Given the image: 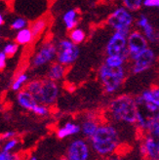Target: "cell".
<instances>
[{"label":"cell","mask_w":159,"mask_h":160,"mask_svg":"<svg viewBox=\"0 0 159 160\" xmlns=\"http://www.w3.org/2000/svg\"><path fill=\"white\" fill-rule=\"evenodd\" d=\"M89 142L95 153L106 157L115 153L120 147V135L113 124L101 123Z\"/></svg>","instance_id":"cell-1"},{"label":"cell","mask_w":159,"mask_h":160,"mask_svg":"<svg viewBox=\"0 0 159 160\" xmlns=\"http://www.w3.org/2000/svg\"><path fill=\"white\" fill-rule=\"evenodd\" d=\"M137 112L136 97L127 94L116 96L109 102L107 107V114L111 121L115 123L136 125Z\"/></svg>","instance_id":"cell-2"},{"label":"cell","mask_w":159,"mask_h":160,"mask_svg":"<svg viewBox=\"0 0 159 160\" xmlns=\"http://www.w3.org/2000/svg\"><path fill=\"white\" fill-rule=\"evenodd\" d=\"M127 76L126 66L111 68L102 63L98 70V78L104 91L107 95H113L121 89Z\"/></svg>","instance_id":"cell-3"},{"label":"cell","mask_w":159,"mask_h":160,"mask_svg":"<svg viewBox=\"0 0 159 160\" xmlns=\"http://www.w3.org/2000/svg\"><path fill=\"white\" fill-rule=\"evenodd\" d=\"M135 18L133 12L127 9L126 7H118L111 13L107 20V23L114 31L120 32L128 36L133 30Z\"/></svg>","instance_id":"cell-4"},{"label":"cell","mask_w":159,"mask_h":160,"mask_svg":"<svg viewBox=\"0 0 159 160\" xmlns=\"http://www.w3.org/2000/svg\"><path fill=\"white\" fill-rule=\"evenodd\" d=\"M136 101L138 103L136 126L140 130L147 132L154 122L159 121V107L152 102H144L139 96H136Z\"/></svg>","instance_id":"cell-5"},{"label":"cell","mask_w":159,"mask_h":160,"mask_svg":"<svg viewBox=\"0 0 159 160\" xmlns=\"http://www.w3.org/2000/svg\"><path fill=\"white\" fill-rule=\"evenodd\" d=\"M57 59V44L48 40L43 42L37 48L36 52L30 59V67L32 68H40Z\"/></svg>","instance_id":"cell-6"},{"label":"cell","mask_w":159,"mask_h":160,"mask_svg":"<svg viewBox=\"0 0 159 160\" xmlns=\"http://www.w3.org/2000/svg\"><path fill=\"white\" fill-rule=\"evenodd\" d=\"M60 96V86L58 82L49 78L41 79V84L33 97L39 103H43L48 107L54 106Z\"/></svg>","instance_id":"cell-7"},{"label":"cell","mask_w":159,"mask_h":160,"mask_svg":"<svg viewBox=\"0 0 159 160\" xmlns=\"http://www.w3.org/2000/svg\"><path fill=\"white\" fill-rule=\"evenodd\" d=\"M79 55H80V49L78 45L73 43L70 39H62L57 43L56 61L62 65L66 67L73 65L78 59Z\"/></svg>","instance_id":"cell-8"},{"label":"cell","mask_w":159,"mask_h":160,"mask_svg":"<svg viewBox=\"0 0 159 160\" xmlns=\"http://www.w3.org/2000/svg\"><path fill=\"white\" fill-rule=\"evenodd\" d=\"M92 151L89 140L85 138L74 139L68 145L66 156L68 160H90Z\"/></svg>","instance_id":"cell-9"},{"label":"cell","mask_w":159,"mask_h":160,"mask_svg":"<svg viewBox=\"0 0 159 160\" xmlns=\"http://www.w3.org/2000/svg\"><path fill=\"white\" fill-rule=\"evenodd\" d=\"M129 60L133 62L148 47V41L140 29H133L127 37Z\"/></svg>","instance_id":"cell-10"},{"label":"cell","mask_w":159,"mask_h":160,"mask_svg":"<svg viewBox=\"0 0 159 160\" xmlns=\"http://www.w3.org/2000/svg\"><path fill=\"white\" fill-rule=\"evenodd\" d=\"M156 61V54L153 49L147 47L132 62L130 71L132 74H141L152 68Z\"/></svg>","instance_id":"cell-11"},{"label":"cell","mask_w":159,"mask_h":160,"mask_svg":"<svg viewBox=\"0 0 159 160\" xmlns=\"http://www.w3.org/2000/svg\"><path fill=\"white\" fill-rule=\"evenodd\" d=\"M127 37L120 32L114 31L108 39L106 46L107 56H128V46H127Z\"/></svg>","instance_id":"cell-12"},{"label":"cell","mask_w":159,"mask_h":160,"mask_svg":"<svg viewBox=\"0 0 159 160\" xmlns=\"http://www.w3.org/2000/svg\"><path fill=\"white\" fill-rule=\"evenodd\" d=\"M136 27L144 33L148 43L159 44V30L149 22L148 18L145 14H141L136 20Z\"/></svg>","instance_id":"cell-13"},{"label":"cell","mask_w":159,"mask_h":160,"mask_svg":"<svg viewBox=\"0 0 159 160\" xmlns=\"http://www.w3.org/2000/svg\"><path fill=\"white\" fill-rule=\"evenodd\" d=\"M140 152L146 159L159 157V141L147 133L140 145Z\"/></svg>","instance_id":"cell-14"},{"label":"cell","mask_w":159,"mask_h":160,"mask_svg":"<svg viewBox=\"0 0 159 160\" xmlns=\"http://www.w3.org/2000/svg\"><path fill=\"white\" fill-rule=\"evenodd\" d=\"M101 125V122L98 119V115L94 112H87L83 115L82 120L80 122L81 127V134L82 136L87 139L90 140L94 134L97 132L99 126Z\"/></svg>","instance_id":"cell-15"},{"label":"cell","mask_w":159,"mask_h":160,"mask_svg":"<svg viewBox=\"0 0 159 160\" xmlns=\"http://www.w3.org/2000/svg\"><path fill=\"white\" fill-rule=\"evenodd\" d=\"M16 99H17V102L21 108L28 111H32L38 103V102L33 97V95L28 92L26 88L18 92Z\"/></svg>","instance_id":"cell-16"},{"label":"cell","mask_w":159,"mask_h":160,"mask_svg":"<svg viewBox=\"0 0 159 160\" xmlns=\"http://www.w3.org/2000/svg\"><path fill=\"white\" fill-rule=\"evenodd\" d=\"M79 133H81L80 124H78L74 121H67L58 128L56 131V136L60 140H63L66 138L71 137V136H76Z\"/></svg>","instance_id":"cell-17"},{"label":"cell","mask_w":159,"mask_h":160,"mask_svg":"<svg viewBox=\"0 0 159 160\" xmlns=\"http://www.w3.org/2000/svg\"><path fill=\"white\" fill-rule=\"evenodd\" d=\"M67 68V67L62 65L59 62H54L51 63L48 70H47L46 77L53 80V81L60 82L66 76Z\"/></svg>","instance_id":"cell-18"},{"label":"cell","mask_w":159,"mask_h":160,"mask_svg":"<svg viewBox=\"0 0 159 160\" xmlns=\"http://www.w3.org/2000/svg\"><path fill=\"white\" fill-rule=\"evenodd\" d=\"M62 22L67 30L77 28L79 22V12L76 9H69L62 15Z\"/></svg>","instance_id":"cell-19"},{"label":"cell","mask_w":159,"mask_h":160,"mask_svg":"<svg viewBox=\"0 0 159 160\" xmlns=\"http://www.w3.org/2000/svg\"><path fill=\"white\" fill-rule=\"evenodd\" d=\"M138 96L144 102H152L159 107V87H152L149 89H146Z\"/></svg>","instance_id":"cell-20"},{"label":"cell","mask_w":159,"mask_h":160,"mask_svg":"<svg viewBox=\"0 0 159 160\" xmlns=\"http://www.w3.org/2000/svg\"><path fill=\"white\" fill-rule=\"evenodd\" d=\"M34 35L29 28H25L19 31H17V34L15 36V41L19 45H27L31 43L34 39Z\"/></svg>","instance_id":"cell-21"},{"label":"cell","mask_w":159,"mask_h":160,"mask_svg":"<svg viewBox=\"0 0 159 160\" xmlns=\"http://www.w3.org/2000/svg\"><path fill=\"white\" fill-rule=\"evenodd\" d=\"M128 59V56H107L104 62L111 68H119L126 66Z\"/></svg>","instance_id":"cell-22"},{"label":"cell","mask_w":159,"mask_h":160,"mask_svg":"<svg viewBox=\"0 0 159 160\" xmlns=\"http://www.w3.org/2000/svg\"><path fill=\"white\" fill-rule=\"evenodd\" d=\"M47 26H48V19L40 18V19H37L36 21H34L32 23H31L29 28L31 29V31H32L34 37H37L45 30Z\"/></svg>","instance_id":"cell-23"},{"label":"cell","mask_w":159,"mask_h":160,"mask_svg":"<svg viewBox=\"0 0 159 160\" xmlns=\"http://www.w3.org/2000/svg\"><path fill=\"white\" fill-rule=\"evenodd\" d=\"M28 80H29V76L27 73H26V72L20 73L13 81V83L11 85V89L14 92H19V91L22 90L23 87L27 84Z\"/></svg>","instance_id":"cell-24"},{"label":"cell","mask_w":159,"mask_h":160,"mask_svg":"<svg viewBox=\"0 0 159 160\" xmlns=\"http://www.w3.org/2000/svg\"><path fill=\"white\" fill-rule=\"evenodd\" d=\"M69 39L73 43L79 45L85 41L86 39V32L84 29L80 28H75L73 29L69 30Z\"/></svg>","instance_id":"cell-25"},{"label":"cell","mask_w":159,"mask_h":160,"mask_svg":"<svg viewBox=\"0 0 159 160\" xmlns=\"http://www.w3.org/2000/svg\"><path fill=\"white\" fill-rule=\"evenodd\" d=\"M121 1L123 6L132 12L139 11L144 4V0H121Z\"/></svg>","instance_id":"cell-26"},{"label":"cell","mask_w":159,"mask_h":160,"mask_svg":"<svg viewBox=\"0 0 159 160\" xmlns=\"http://www.w3.org/2000/svg\"><path fill=\"white\" fill-rule=\"evenodd\" d=\"M25 28H27V21L22 17L16 18L11 22V28L13 30L19 31V30Z\"/></svg>","instance_id":"cell-27"},{"label":"cell","mask_w":159,"mask_h":160,"mask_svg":"<svg viewBox=\"0 0 159 160\" xmlns=\"http://www.w3.org/2000/svg\"><path fill=\"white\" fill-rule=\"evenodd\" d=\"M33 112L34 114L38 115V116H41V117H45V116H48L50 113V108L48 106L43 105V103H37L35 106V108H33V110L31 111Z\"/></svg>","instance_id":"cell-28"},{"label":"cell","mask_w":159,"mask_h":160,"mask_svg":"<svg viewBox=\"0 0 159 160\" xmlns=\"http://www.w3.org/2000/svg\"><path fill=\"white\" fill-rule=\"evenodd\" d=\"M19 50V44L17 42H9L5 44L3 51L8 56V57H13V56L18 52Z\"/></svg>","instance_id":"cell-29"},{"label":"cell","mask_w":159,"mask_h":160,"mask_svg":"<svg viewBox=\"0 0 159 160\" xmlns=\"http://www.w3.org/2000/svg\"><path fill=\"white\" fill-rule=\"evenodd\" d=\"M19 145V140L17 138H12V139H9V140H7L4 143V146H3V148L2 150L4 151H7V152H11V151L15 148H17V146Z\"/></svg>","instance_id":"cell-30"},{"label":"cell","mask_w":159,"mask_h":160,"mask_svg":"<svg viewBox=\"0 0 159 160\" xmlns=\"http://www.w3.org/2000/svg\"><path fill=\"white\" fill-rule=\"evenodd\" d=\"M0 160H22V157L18 153H11L7 151H0Z\"/></svg>","instance_id":"cell-31"},{"label":"cell","mask_w":159,"mask_h":160,"mask_svg":"<svg viewBox=\"0 0 159 160\" xmlns=\"http://www.w3.org/2000/svg\"><path fill=\"white\" fill-rule=\"evenodd\" d=\"M147 133H148L149 135H152V137H154L156 140L159 141V121L154 122L152 126H150V128H149Z\"/></svg>","instance_id":"cell-32"},{"label":"cell","mask_w":159,"mask_h":160,"mask_svg":"<svg viewBox=\"0 0 159 160\" xmlns=\"http://www.w3.org/2000/svg\"><path fill=\"white\" fill-rule=\"evenodd\" d=\"M147 8H159V0H144V4Z\"/></svg>","instance_id":"cell-33"},{"label":"cell","mask_w":159,"mask_h":160,"mask_svg":"<svg viewBox=\"0 0 159 160\" xmlns=\"http://www.w3.org/2000/svg\"><path fill=\"white\" fill-rule=\"evenodd\" d=\"M8 56L4 53V51H0V70H2L6 67Z\"/></svg>","instance_id":"cell-34"},{"label":"cell","mask_w":159,"mask_h":160,"mask_svg":"<svg viewBox=\"0 0 159 160\" xmlns=\"http://www.w3.org/2000/svg\"><path fill=\"white\" fill-rule=\"evenodd\" d=\"M16 132L14 131H7L5 133H3L1 136H0V140H3V141H7L9 139H12V138H15L16 137Z\"/></svg>","instance_id":"cell-35"},{"label":"cell","mask_w":159,"mask_h":160,"mask_svg":"<svg viewBox=\"0 0 159 160\" xmlns=\"http://www.w3.org/2000/svg\"><path fill=\"white\" fill-rule=\"evenodd\" d=\"M108 160H121V159H120V157H119V156H117V155H115L113 153V154H111V155L108 156Z\"/></svg>","instance_id":"cell-36"},{"label":"cell","mask_w":159,"mask_h":160,"mask_svg":"<svg viewBox=\"0 0 159 160\" xmlns=\"http://www.w3.org/2000/svg\"><path fill=\"white\" fill-rule=\"evenodd\" d=\"M3 23H4V17H3V15L0 13V27L3 26Z\"/></svg>","instance_id":"cell-37"},{"label":"cell","mask_w":159,"mask_h":160,"mask_svg":"<svg viewBox=\"0 0 159 160\" xmlns=\"http://www.w3.org/2000/svg\"><path fill=\"white\" fill-rule=\"evenodd\" d=\"M27 160H37V158L35 156H30Z\"/></svg>","instance_id":"cell-38"},{"label":"cell","mask_w":159,"mask_h":160,"mask_svg":"<svg viewBox=\"0 0 159 160\" xmlns=\"http://www.w3.org/2000/svg\"><path fill=\"white\" fill-rule=\"evenodd\" d=\"M60 160H68V159L67 158V156H63V157L60 158Z\"/></svg>","instance_id":"cell-39"},{"label":"cell","mask_w":159,"mask_h":160,"mask_svg":"<svg viewBox=\"0 0 159 160\" xmlns=\"http://www.w3.org/2000/svg\"><path fill=\"white\" fill-rule=\"evenodd\" d=\"M147 160H159V157H157V158H154V159H147Z\"/></svg>","instance_id":"cell-40"}]
</instances>
